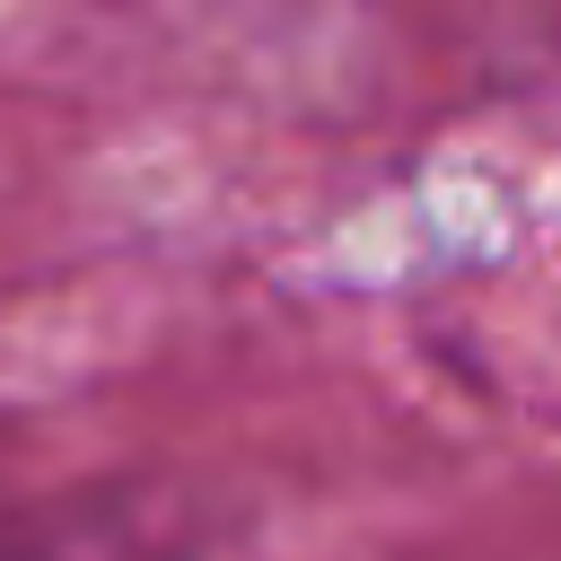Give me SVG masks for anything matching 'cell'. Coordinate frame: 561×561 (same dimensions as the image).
<instances>
[]
</instances>
